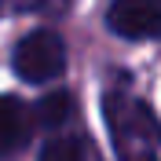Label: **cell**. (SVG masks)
Returning <instances> with one entry per match:
<instances>
[{"label":"cell","mask_w":161,"mask_h":161,"mask_svg":"<svg viewBox=\"0 0 161 161\" xmlns=\"http://www.w3.org/2000/svg\"><path fill=\"white\" fill-rule=\"evenodd\" d=\"M33 0H0V11H22V8H30Z\"/></svg>","instance_id":"7"},{"label":"cell","mask_w":161,"mask_h":161,"mask_svg":"<svg viewBox=\"0 0 161 161\" xmlns=\"http://www.w3.org/2000/svg\"><path fill=\"white\" fill-rule=\"evenodd\" d=\"M40 161H84V147H80V139L59 136L40 150Z\"/></svg>","instance_id":"6"},{"label":"cell","mask_w":161,"mask_h":161,"mask_svg":"<svg viewBox=\"0 0 161 161\" xmlns=\"http://www.w3.org/2000/svg\"><path fill=\"white\" fill-rule=\"evenodd\" d=\"M30 139V114L19 99L0 95V154L19 150L22 143Z\"/></svg>","instance_id":"4"},{"label":"cell","mask_w":161,"mask_h":161,"mask_svg":"<svg viewBox=\"0 0 161 161\" xmlns=\"http://www.w3.org/2000/svg\"><path fill=\"white\" fill-rule=\"evenodd\" d=\"M106 22H110V30L117 37H128V40L161 37V8H158V0H114Z\"/></svg>","instance_id":"3"},{"label":"cell","mask_w":161,"mask_h":161,"mask_svg":"<svg viewBox=\"0 0 161 161\" xmlns=\"http://www.w3.org/2000/svg\"><path fill=\"white\" fill-rule=\"evenodd\" d=\"M106 117H110V132L117 139L121 158L125 161H150L154 143L161 139V128H158V121L147 114V106L110 95L106 99Z\"/></svg>","instance_id":"1"},{"label":"cell","mask_w":161,"mask_h":161,"mask_svg":"<svg viewBox=\"0 0 161 161\" xmlns=\"http://www.w3.org/2000/svg\"><path fill=\"white\" fill-rule=\"evenodd\" d=\"M70 95L66 92H51V95H44L40 99V106H37V121L44 125V128H59L62 121L70 117Z\"/></svg>","instance_id":"5"},{"label":"cell","mask_w":161,"mask_h":161,"mask_svg":"<svg viewBox=\"0 0 161 161\" xmlns=\"http://www.w3.org/2000/svg\"><path fill=\"white\" fill-rule=\"evenodd\" d=\"M62 66H66V48H62V40L48 30H37L30 37L19 40V48H15V73L22 80H30V84H40V80H51L59 77Z\"/></svg>","instance_id":"2"}]
</instances>
